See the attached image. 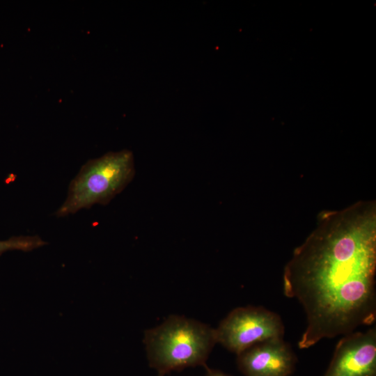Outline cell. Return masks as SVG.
Masks as SVG:
<instances>
[{"label": "cell", "mask_w": 376, "mask_h": 376, "mask_svg": "<svg viewBox=\"0 0 376 376\" xmlns=\"http://www.w3.org/2000/svg\"><path fill=\"white\" fill-rule=\"evenodd\" d=\"M375 274V201L321 212L283 270V293L299 302L306 318L299 348L373 324Z\"/></svg>", "instance_id": "6da1fadb"}, {"label": "cell", "mask_w": 376, "mask_h": 376, "mask_svg": "<svg viewBox=\"0 0 376 376\" xmlns=\"http://www.w3.org/2000/svg\"><path fill=\"white\" fill-rule=\"evenodd\" d=\"M143 343L150 367L165 375L186 368L207 366L217 340L214 328L173 315L159 326L146 330Z\"/></svg>", "instance_id": "7a4b0ae2"}, {"label": "cell", "mask_w": 376, "mask_h": 376, "mask_svg": "<svg viewBox=\"0 0 376 376\" xmlns=\"http://www.w3.org/2000/svg\"><path fill=\"white\" fill-rule=\"evenodd\" d=\"M134 174L133 154L128 150L110 152L88 160L71 181L67 197L55 215L65 217L95 204L109 203L132 180Z\"/></svg>", "instance_id": "3957f363"}, {"label": "cell", "mask_w": 376, "mask_h": 376, "mask_svg": "<svg viewBox=\"0 0 376 376\" xmlns=\"http://www.w3.org/2000/svg\"><path fill=\"white\" fill-rule=\"evenodd\" d=\"M214 331L217 343L237 355L257 343L283 338L285 329L277 313L249 306L231 311Z\"/></svg>", "instance_id": "277c9868"}, {"label": "cell", "mask_w": 376, "mask_h": 376, "mask_svg": "<svg viewBox=\"0 0 376 376\" xmlns=\"http://www.w3.org/2000/svg\"><path fill=\"white\" fill-rule=\"evenodd\" d=\"M323 376H376L375 327L339 340Z\"/></svg>", "instance_id": "5b68a950"}, {"label": "cell", "mask_w": 376, "mask_h": 376, "mask_svg": "<svg viewBox=\"0 0 376 376\" xmlns=\"http://www.w3.org/2000/svg\"><path fill=\"white\" fill-rule=\"evenodd\" d=\"M297 363L296 354L283 338L257 343L237 355L244 376H291Z\"/></svg>", "instance_id": "8992f818"}, {"label": "cell", "mask_w": 376, "mask_h": 376, "mask_svg": "<svg viewBox=\"0 0 376 376\" xmlns=\"http://www.w3.org/2000/svg\"><path fill=\"white\" fill-rule=\"evenodd\" d=\"M47 244L38 235L14 236L5 240H0V255L8 251L18 250L30 251Z\"/></svg>", "instance_id": "52a82bcc"}, {"label": "cell", "mask_w": 376, "mask_h": 376, "mask_svg": "<svg viewBox=\"0 0 376 376\" xmlns=\"http://www.w3.org/2000/svg\"><path fill=\"white\" fill-rule=\"evenodd\" d=\"M204 368L206 370L205 376H231L220 370L209 368L207 366Z\"/></svg>", "instance_id": "ba28073f"}, {"label": "cell", "mask_w": 376, "mask_h": 376, "mask_svg": "<svg viewBox=\"0 0 376 376\" xmlns=\"http://www.w3.org/2000/svg\"><path fill=\"white\" fill-rule=\"evenodd\" d=\"M157 376H164V375L157 374Z\"/></svg>", "instance_id": "9c48e42d"}]
</instances>
